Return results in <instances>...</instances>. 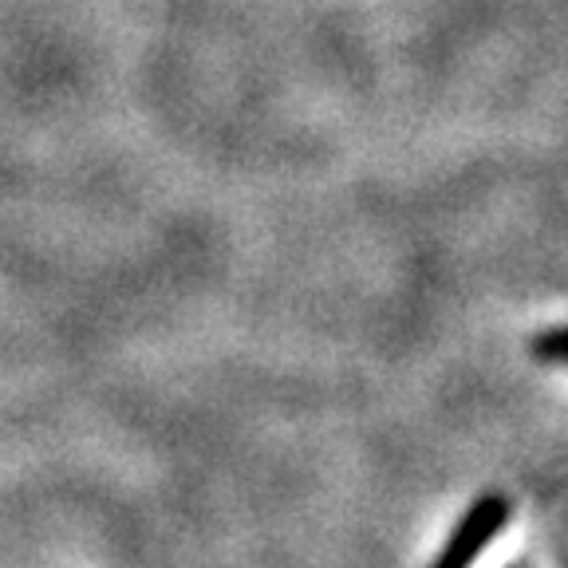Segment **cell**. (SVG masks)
Returning a JSON list of instances; mask_svg holds the SVG:
<instances>
[{
  "label": "cell",
  "instance_id": "3",
  "mask_svg": "<svg viewBox=\"0 0 568 568\" xmlns=\"http://www.w3.org/2000/svg\"><path fill=\"white\" fill-rule=\"evenodd\" d=\"M514 568H525V565H514Z\"/></svg>",
  "mask_w": 568,
  "mask_h": 568
},
{
  "label": "cell",
  "instance_id": "1",
  "mask_svg": "<svg viewBox=\"0 0 568 568\" xmlns=\"http://www.w3.org/2000/svg\"><path fill=\"white\" fill-rule=\"evenodd\" d=\"M509 517H514V506H509L506 494L478 497V501L462 514V521L454 525L450 541L443 545V552H438L430 568H474V560L489 549V541H494L497 532L506 529Z\"/></svg>",
  "mask_w": 568,
  "mask_h": 568
},
{
  "label": "cell",
  "instance_id": "2",
  "mask_svg": "<svg viewBox=\"0 0 568 568\" xmlns=\"http://www.w3.org/2000/svg\"><path fill=\"white\" fill-rule=\"evenodd\" d=\"M529 355L541 364H565V328H545L529 339Z\"/></svg>",
  "mask_w": 568,
  "mask_h": 568
}]
</instances>
